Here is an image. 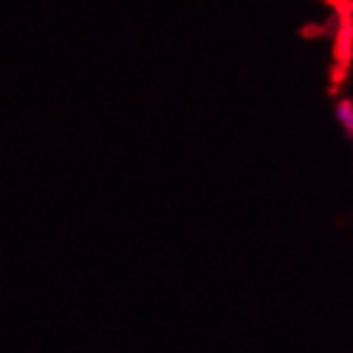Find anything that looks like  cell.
Returning <instances> with one entry per match:
<instances>
[{"mask_svg": "<svg viewBox=\"0 0 353 353\" xmlns=\"http://www.w3.org/2000/svg\"><path fill=\"white\" fill-rule=\"evenodd\" d=\"M334 114H336L339 124L345 129V133L353 137V101H351V99H343V101H339V103H336Z\"/></svg>", "mask_w": 353, "mask_h": 353, "instance_id": "6da1fadb", "label": "cell"}]
</instances>
